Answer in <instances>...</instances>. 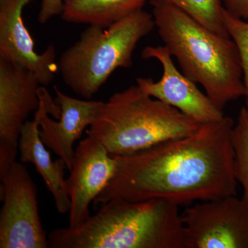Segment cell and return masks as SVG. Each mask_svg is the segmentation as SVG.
Returning <instances> with one entry per match:
<instances>
[{"instance_id":"1","label":"cell","mask_w":248,"mask_h":248,"mask_svg":"<svg viewBox=\"0 0 248 248\" xmlns=\"http://www.w3.org/2000/svg\"><path fill=\"white\" fill-rule=\"evenodd\" d=\"M231 117L202 124L195 133L115 156L117 165L94 206L113 199L161 200L186 205L237 195Z\"/></svg>"},{"instance_id":"2","label":"cell","mask_w":248,"mask_h":248,"mask_svg":"<svg viewBox=\"0 0 248 248\" xmlns=\"http://www.w3.org/2000/svg\"><path fill=\"white\" fill-rule=\"evenodd\" d=\"M155 27L182 73L203 86L218 108L245 97L241 58L234 41L215 33L161 0H151Z\"/></svg>"},{"instance_id":"3","label":"cell","mask_w":248,"mask_h":248,"mask_svg":"<svg viewBox=\"0 0 248 248\" xmlns=\"http://www.w3.org/2000/svg\"><path fill=\"white\" fill-rule=\"evenodd\" d=\"M179 205L166 201L113 199L78 228L48 234L51 248H184Z\"/></svg>"},{"instance_id":"4","label":"cell","mask_w":248,"mask_h":248,"mask_svg":"<svg viewBox=\"0 0 248 248\" xmlns=\"http://www.w3.org/2000/svg\"><path fill=\"white\" fill-rule=\"evenodd\" d=\"M202 125L175 108L153 99L137 85L115 93L104 102L86 133L101 142L112 156H122L187 136Z\"/></svg>"},{"instance_id":"5","label":"cell","mask_w":248,"mask_h":248,"mask_svg":"<svg viewBox=\"0 0 248 248\" xmlns=\"http://www.w3.org/2000/svg\"><path fill=\"white\" fill-rule=\"evenodd\" d=\"M153 14L138 10L107 28L89 26L62 54L59 71L68 87L90 100L119 68L133 66L143 37L155 29Z\"/></svg>"},{"instance_id":"6","label":"cell","mask_w":248,"mask_h":248,"mask_svg":"<svg viewBox=\"0 0 248 248\" xmlns=\"http://www.w3.org/2000/svg\"><path fill=\"white\" fill-rule=\"evenodd\" d=\"M0 248H49L39 215L37 186L27 167L15 161L0 173Z\"/></svg>"},{"instance_id":"7","label":"cell","mask_w":248,"mask_h":248,"mask_svg":"<svg viewBox=\"0 0 248 248\" xmlns=\"http://www.w3.org/2000/svg\"><path fill=\"white\" fill-rule=\"evenodd\" d=\"M184 248H248V202L228 196L188 207L182 214Z\"/></svg>"},{"instance_id":"8","label":"cell","mask_w":248,"mask_h":248,"mask_svg":"<svg viewBox=\"0 0 248 248\" xmlns=\"http://www.w3.org/2000/svg\"><path fill=\"white\" fill-rule=\"evenodd\" d=\"M41 86L35 73L0 59V173L16 161L21 130L40 107Z\"/></svg>"},{"instance_id":"9","label":"cell","mask_w":248,"mask_h":248,"mask_svg":"<svg viewBox=\"0 0 248 248\" xmlns=\"http://www.w3.org/2000/svg\"><path fill=\"white\" fill-rule=\"evenodd\" d=\"M54 90L55 102L45 86H41L39 89L40 138L71 171L76 151L75 143L94 122L104 102L81 100L69 97L56 86Z\"/></svg>"},{"instance_id":"10","label":"cell","mask_w":248,"mask_h":248,"mask_svg":"<svg viewBox=\"0 0 248 248\" xmlns=\"http://www.w3.org/2000/svg\"><path fill=\"white\" fill-rule=\"evenodd\" d=\"M169 49L164 46H146L141 53L145 60L156 59L163 67L161 79L139 78L137 85L148 95L175 108L201 124L221 120L224 112L197 87L196 83L180 73L172 61Z\"/></svg>"},{"instance_id":"11","label":"cell","mask_w":248,"mask_h":248,"mask_svg":"<svg viewBox=\"0 0 248 248\" xmlns=\"http://www.w3.org/2000/svg\"><path fill=\"white\" fill-rule=\"evenodd\" d=\"M117 165L115 156L96 139L88 136L75 151L73 166L66 179L71 200L68 227L78 228L91 216L89 207L113 176Z\"/></svg>"},{"instance_id":"12","label":"cell","mask_w":248,"mask_h":248,"mask_svg":"<svg viewBox=\"0 0 248 248\" xmlns=\"http://www.w3.org/2000/svg\"><path fill=\"white\" fill-rule=\"evenodd\" d=\"M31 0H0V59L35 73L41 85L49 86L59 71L56 50L51 44L42 54L23 20V10Z\"/></svg>"},{"instance_id":"13","label":"cell","mask_w":248,"mask_h":248,"mask_svg":"<svg viewBox=\"0 0 248 248\" xmlns=\"http://www.w3.org/2000/svg\"><path fill=\"white\" fill-rule=\"evenodd\" d=\"M34 113L33 120L27 121L21 130L18 142L19 160L23 164L31 163L35 166L47 189L53 195L57 211L63 215L68 213L71 208L65 179L66 164L61 158L55 161L52 159L47 147L41 140L39 109Z\"/></svg>"},{"instance_id":"14","label":"cell","mask_w":248,"mask_h":248,"mask_svg":"<svg viewBox=\"0 0 248 248\" xmlns=\"http://www.w3.org/2000/svg\"><path fill=\"white\" fill-rule=\"evenodd\" d=\"M147 0H62L65 22L107 28L143 9Z\"/></svg>"},{"instance_id":"15","label":"cell","mask_w":248,"mask_h":248,"mask_svg":"<svg viewBox=\"0 0 248 248\" xmlns=\"http://www.w3.org/2000/svg\"><path fill=\"white\" fill-rule=\"evenodd\" d=\"M188 14L204 27L231 38L223 20L221 0H161Z\"/></svg>"},{"instance_id":"16","label":"cell","mask_w":248,"mask_h":248,"mask_svg":"<svg viewBox=\"0 0 248 248\" xmlns=\"http://www.w3.org/2000/svg\"><path fill=\"white\" fill-rule=\"evenodd\" d=\"M234 151V174L244 189V197L248 202V108L240 110L237 123L232 133Z\"/></svg>"},{"instance_id":"17","label":"cell","mask_w":248,"mask_h":248,"mask_svg":"<svg viewBox=\"0 0 248 248\" xmlns=\"http://www.w3.org/2000/svg\"><path fill=\"white\" fill-rule=\"evenodd\" d=\"M223 20L230 37L234 41L239 50L246 89V107L248 108V22L232 16L224 7Z\"/></svg>"},{"instance_id":"18","label":"cell","mask_w":248,"mask_h":248,"mask_svg":"<svg viewBox=\"0 0 248 248\" xmlns=\"http://www.w3.org/2000/svg\"><path fill=\"white\" fill-rule=\"evenodd\" d=\"M63 10L62 0H42L38 22L45 24L55 16H61Z\"/></svg>"},{"instance_id":"19","label":"cell","mask_w":248,"mask_h":248,"mask_svg":"<svg viewBox=\"0 0 248 248\" xmlns=\"http://www.w3.org/2000/svg\"><path fill=\"white\" fill-rule=\"evenodd\" d=\"M224 9L234 17L248 22V0H221Z\"/></svg>"}]
</instances>
